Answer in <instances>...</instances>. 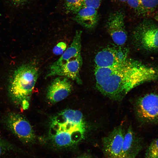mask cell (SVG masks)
Instances as JSON below:
<instances>
[{"instance_id":"1","label":"cell","mask_w":158,"mask_h":158,"mask_svg":"<svg viewBox=\"0 0 158 158\" xmlns=\"http://www.w3.org/2000/svg\"><path fill=\"white\" fill-rule=\"evenodd\" d=\"M154 68L128 58L124 62L109 68L95 67L96 86L103 95L119 100L131 90L158 76Z\"/></svg>"},{"instance_id":"2","label":"cell","mask_w":158,"mask_h":158,"mask_svg":"<svg viewBox=\"0 0 158 158\" xmlns=\"http://www.w3.org/2000/svg\"><path fill=\"white\" fill-rule=\"evenodd\" d=\"M35 65L23 64L14 72L8 86L9 97L14 104L23 109H27L32 92L39 77Z\"/></svg>"},{"instance_id":"3","label":"cell","mask_w":158,"mask_h":158,"mask_svg":"<svg viewBox=\"0 0 158 158\" xmlns=\"http://www.w3.org/2000/svg\"><path fill=\"white\" fill-rule=\"evenodd\" d=\"M85 131V124L81 112L78 110L67 109L53 118L49 134L60 132L82 139Z\"/></svg>"},{"instance_id":"4","label":"cell","mask_w":158,"mask_h":158,"mask_svg":"<svg viewBox=\"0 0 158 158\" xmlns=\"http://www.w3.org/2000/svg\"><path fill=\"white\" fill-rule=\"evenodd\" d=\"M82 64L81 54L65 59H58L49 66L45 77L55 76L65 77L80 84L82 80L80 72Z\"/></svg>"},{"instance_id":"5","label":"cell","mask_w":158,"mask_h":158,"mask_svg":"<svg viewBox=\"0 0 158 158\" xmlns=\"http://www.w3.org/2000/svg\"><path fill=\"white\" fill-rule=\"evenodd\" d=\"M4 123L7 129L22 142L29 144L34 140L35 134L31 125L21 114L10 113L5 117Z\"/></svg>"},{"instance_id":"6","label":"cell","mask_w":158,"mask_h":158,"mask_svg":"<svg viewBox=\"0 0 158 158\" xmlns=\"http://www.w3.org/2000/svg\"><path fill=\"white\" fill-rule=\"evenodd\" d=\"M133 33L136 41L143 49L149 51L158 49V26L152 21L143 20Z\"/></svg>"},{"instance_id":"7","label":"cell","mask_w":158,"mask_h":158,"mask_svg":"<svg viewBox=\"0 0 158 158\" xmlns=\"http://www.w3.org/2000/svg\"><path fill=\"white\" fill-rule=\"evenodd\" d=\"M125 19L124 11L119 9L111 12L106 21L108 32L114 42L118 46L123 45L127 38Z\"/></svg>"},{"instance_id":"8","label":"cell","mask_w":158,"mask_h":158,"mask_svg":"<svg viewBox=\"0 0 158 158\" xmlns=\"http://www.w3.org/2000/svg\"><path fill=\"white\" fill-rule=\"evenodd\" d=\"M119 47H108L98 52L95 58V67H111L125 62L128 58V51Z\"/></svg>"},{"instance_id":"9","label":"cell","mask_w":158,"mask_h":158,"mask_svg":"<svg viewBox=\"0 0 158 158\" xmlns=\"http://www.w3.org/2000/svg\"><path fill=\"white\" fill-rule=\"evenodd\" d=\"M136 111L140 118L145 122H158V94L151 93L140 97L136 103Z\"/></svg>"},{"instance_id":"10","label":"cell","mask_w":158,"mask_h":158,"mask_svg":"<svg viewBox=\"0 0 158 158\" xmlns=\"http://www.w3.org/2000/svg\"><path fill=\"white\" fill-rule=\"evenodd\" d=\"M125 133L122 126H119L103 138L104 158H120Z\"/></svg>"},{"instance_id":"11","label":"cell","mask_w":158,"mask_h":158,"mask_svg":"<svg viewBox=\"0 0 158 158\" xmlns=\"http://www.w3.org/2000/svg\"><path fill=\"white\" fill-rule=\"evenodd\" d=\"M69 79L59 76L54 79L48 87L47 98L52 103L66 98L71 92L72 85Z\"/></svg>"},{"instance_id":"12","label":"cell","mask_w":158,"mask_h":158,"mask_svg":"<svg viewBox=\"0 0 158 158\" xmlns=\"http://www.w3.org/2000/svg\"><path fill=\"white\" fill-rule=\"evenodd\" d=\"M142 148L131 126L124 135L120 158H135Z\"/></svg>"},{"instance_id":"13","label":"cell","mask_w":158,"mask_h":158,"mask_svg":"<svg viewBox=\"0 0 158 158\" xmlns=\"http://www.w3.org/2000/svg\"><path fill=\"white\" fill-rule=\"evenodd\" d=\"M73 19L85 28H93L99 19L97 9L90 7L82 8L75 13Z\"/></svg>"},{"instance_id":"14","label":"cell","mask_w":158,"mask_h":158,"mask_svg":"<svg viewBox=\"0 0 158 158\" xmlns=\"http://www.w3.org/2000/svg\"><path fill=\"white\" fill-rule=\"evenodd\" d=\"M140 15L145 16L153 12L158 6V0H139Z\"/></svg>"},{"instance_id":"15","label":"cell","mask_w":158,"mask_h":158,"mask_svg":"<svg viewBox=\"0 0 158 158\" xmlns=\"http://www.w3.org/2000/svg\"><path fill=\"white\" fill-rule=\"evenodd\" d=\"M64 6L66 12L75 14L81 8V0H65Z\"/></svg>"},{"instance_id":"16","label":"cell","mask_w":158,"mask_h":158,"mask_svg":"<svg viewBox=\"0 0 158 158\" xmlns=\"http://www.w3.org/2000/svg\"><path fill=\"white\" fill-rule=\"evenodd\" d=\"M145 158H158V138L150 143L146 151Z\"/></svg>"},{"instance_id":"17","label":"cell","mask_w":158,"mask_h":158,"mask_svg":"<svg viewBox=\"0 0 158 158\" xmlns=\"http://www.w3.org/2000/svg\"><path fill=\"white\" fill-rule=\"evenodd\" d=\"M15 150L13 145L0 138V157L6 152Z\"/></svg>"},{"instance_id":"18","label":"cell","mask_w":158,"mask_h":158,"mask_svg":"<svg viewBox=\"0 0 158 158\" xmlns=\"http://www.w3.org/2000/svg\"><path fill=\"white\" fill-rule=\"evenodd\" d=\"M102 0H81V8L90 7L97 9L99 7Z\"/></svg>"},{"instance_id":"19","label":"cell","mask_w":158,"mask_h":158,"mask_svg":"<svg viewBox=\"0 0 158 158\" xmlns=\"http://www.w3.org/2000/svg\"><path fill=\"white\" fill-rule=\"evenodd\" d=\"M66 47L67 45L65 43L60 42L54 47L53 49V52L56 55H61L66 49Z\"/></svg>"},{"instance_id":"20","label":"cell","mask_w":158,"mask_h":158,"mask_svg":"<svg viewBox=\"0 0 158 158\" xmlns=\"http://www.w3.org/2000/svg\"><path fill=\"white\" fill-rule=\"evenodd\" d=\"M128 5L138 15H140V5L139 0H127Z\"/></svg>"},{"instance_id":"21","label":"cell","mask_w":158,"mask_h":158,"mask_svg":"<svg viewBox=\"0 0 158 158\" xmlns=\"http://www.w3.org/2000/svg\"><path fill=\"white\" fill-rule=\"evenodd\" d=\"M12 3L16 5H20L25 2L28 0H9Z\"/></svg>"},{"instance_id":"22","label":"cell","mask_w":158,"mask_h":158,"mask_svg":"<svg viewBox=\"0 0 158 158\" xmlns=\"http://www.w3.org/2000/svg\"><path fill=\"white\" fill-rule=\"evenodd\" d=\"M76 158H92L89 155L84 154L79 157H78Z\"/></svg>"},{"instance_id":"23","label":"cell","mask_w":158,"mask_h":158,"mask_svg":"<svg viewBox=\"0 0 158 158\" xmlns=\"http://www.w3.org/2000/svg\"><path fill=\"white\" fill-rule=\"evenodd\" d=\"M116 1L121 3H125L127 2V0H114Z\"/></svg>"},{"instance_id":"24","label":"cell","mask_w":158,"mask_h":158,"mask_svg":"<svg viewBox=\"0 0 158 158\" xmlns=\"http://www.w3.org/2000/svg\"><path fill=\"white\" fill-rule=\"evenodd\" d=\"M155 19L158 22V15L155 16L154 17Z\"/></svg>"}]
</instances>
